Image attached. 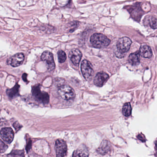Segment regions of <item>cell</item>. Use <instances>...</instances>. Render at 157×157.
<instances>
[{"instance_id":"cell-19","label":"cell","mask_w":157,"mask_h":157,"mask_svg":"<svg viewBox=\"0 0 157 157\" xmlns=\"http://www.w3.org/2000/svg\"><path fill=\"white\" fill-rule=\"evenodd\" d=\"M58 55L59 62L60 63H63L65 61L67 57L65 52L62 50L59 51L58 52Z\"/></svg>"},{"instance_id":"cell-9","label":"cell","mask_w":157,"mask_h":157,"mask_svg":"<svg viewBox=\"0 0 157 157\" xmlns=\"http://www.w3.org/2000/svg\"><path fill=\"white\" fill-rule=\"evenodd\" d=\"M25 59V56L22 53H17L10 58L9 64L14 67H18L23 63Z\"/></svg>"},{"instance_id":"cell-12","label":"cell","mask_w":157,"mask_h":157,"mask_svg":"<svg viewBox=\"0 0 157 157\" xmlns=\"http://www.w3.org/2000/svg\"><path fill=\"white\" fill-rule=\"evenodd\" d=\"M89 151L86 147L82 144L74 152L73 157H88Z\"/></svg>"},{"instance_id":"cell-20","label":"cell","mask_w":157,"mask_h":157,"mask_svg":"<svg viewBox=\"0 0 157 157\" xmlns=\"http://www.w3.org/2000/svg\"><path fill=\"white\" fill-rule=\"evenodd\" d=\"M149 25L151 28L153 29H157V19L155 17H152L149 20Z\"/></svg>"},{"instance_id":"cell-1","label":"cell","mask_w":157,"mask_h":157,"mask_svg":"<svg viewBox=\"0 0 157 157\" xmlns=\"http://www.w3.org/2000/svg\"><path fill=\"white\" fill-rule=\"evenodd\" d=\"M132 41L127 37L120 38L117 44V50L115 51V55L118 58L124 57L125 53L127 52L131 48Z\"/></svg>"},{"instance_id":"cell-14","label":"cell","mask_w":157,"mask_h":157,"mask_svg":"<svg viewBox=\"0 0 157 157\" xmlns=\"http://www.w3.org/2000/svg\"><path fill=\"white\" fill-rule=\"evenodd\" d=\"M110 145L108 141L104 140L101 144L100 146L97 149V152L101 155H104L108 153L110 150Z\"/></svg>"},{"instance_id":"cell-10","label":"cell","mask_w":157,"mask_h":157,"mask_svg":"<svg viewBox=\"0 0 157 157\" xmlns=\"http://www.w3.org/2000/svg\"><path fill=\"white\" fill-rule=\"evenodd\" d=\"M82 54L81 52L77 49H74L70 52L69 58L73 64L78 65L81 60Z\"/></svg>"},{"instance_id":"cell-15","label":"cell","mask_w":157,"mask_h":157,"mask_svg":"<svg viewBox=\"0 0 157 157\" xmlns=\"http://www.w3.org/2000/svg\"><path fill=\"white\" fill-rule=\"evenodd\" d=\"M128 61L132 65H137L139 64L140 62V54L139 52H134L130 54Z\"/></svg>"},{"instance_id":"cell-6","label":"cell","mask_w":157,"mask_h":157,"mask_svg":"<svg viewBox=\"0 0 157 157\" xmlns=\"http://www.w3.org/2000/svg\"><path fill=\"white\" fill-rule=\"evenodd\" d=\"M57 157H64L67 153V146L66 142L62 139L56 142L55 146Z\"/></svg>"},{"instance_id":"cell-4","label":"cell","mask_w":157,"mask_h":157,"mask_svg":"<svg viewBox=\"0 0 157 157\" xmlns=\"http://www.w3.org/2000/svg\"><path fill=\"white\" fill-rule=\"evenodd\" d=\"M32 94L38 100L44 104H48L49 101V96L47 92L40 91L39 85L34 86L32 88Z\"/></svg>"},{"instance_id":"cell-17","label":"cell","mask_w":157,"mask_h":157,"mask_svg":"<svg viewBox=\"0 0 157 157\" xmlns=\"http://www.w3.org/2000/svg\"><path fill=\"white\" fill-rule=\"evenodd\" d=\"M132 108L129 102L125 103L123 107L122 113L124 116L128 117L132 114Z\"/></svg>"},{"instance_id":"cell-2","label":"cell","mask_w":157,"mask_h":157,"mask_svg":"<svg viewBox=\"0 0 157 157\" xmlns=\"http://www.w3.org/2000/svg\"><path fill=\"white\" fill-rule=\"evenodd\" d=\"M90 41L92 46L97 48H106L110 43V40L105 35L101 33H95L92 35Z\"/></svg>"},{"instance_id":"cell-11","label":"cell","mask_w":157,"mask_h":157,"mask_svg":"<svg viewBox=\"0 0 157 157\" xmlns=\"http://www.w3.org/2000/svg\"><path fill=\"white\" fill-rule=\"evenodd\" d=\"M109 78V75L106 73H98L94 78V84L98 86H102Z\"/></svg>"},{"instance_id":"cell-18","label":"cell","mask_w":157,"mask_h":157,"mask_svg":"<svg viewBox=\"0 0 157 157\" xmlns=\"http://www.w3.org/2000/svg\"><path fill=\"white\" fill-rule=\"evenodd\" d=\"M10 157H25L24 151L23 150H15L8 155Z\"/></svg>"},{"instance_id":"cell-5","label":"cell","mask_w":157,"mask_h":157,"mask_svg":"<svg viewBox=\"0 0 157 157\" xmlns=\"http://www.w3.org/2000/svg\"><path fill=\"white\" fill-rule=\"evenodd\" d=\"M81 70L84 78L86 80L90 79L93 74V70L91 63L87 60H84L81 65Z\"/></svg>"},{"instance_id":"cell-16","label":"cell","mask_w":157,"mask_h":157,"mask_svg":"<svg viewBox=\"0 0 157 157\" xmlns=\"http://www.w3.org/2000/svg\"><path fill=\"white\" fill-rule=\"evenodd\" d=\"M19 88V85L18 84H16L13 87L6 90V94L10 98H15L16 97H17L19 95V93H18Z\"/></svg>"},{"instance_id":"cell-7","label":"cell","mask_w":157,"mask_h":157,"mask_svg":"<svg viewBox=\"0 0 157 157\" xmlns=\"http://www.w3.org/2000/svg\"><path fill=\"white\" fill-rule=\"evenodd\" d=\"M41 59L47 63V67L49 71L54 70L55 67V63L53 59V54L50 52L45 51L42 53L41 57Z\"/></svg>"},{"instance_id":"cell-23","label":"cell","mask_w":157,"mask_h":157,"mask_svg":"<svg viewBox=\"0 0 157 157\" xmlns=\"http://www.w3.org/2000/svg\"><path fill=\"white\" fill-rule=\"evenodd\" d=\"M27 75L26 74H24L23 75H22V78H23V79L25 82H28L27 79Z\"/></svg>"},{"instance_id":"cell-3","label":"cell","mask_w":157,"mask_h":157,"mask_svg":"<svg viewBox=\"0 0 157 157\" xmlns=\"http://www.w3.org/2000/svg\"><path fill=\"white\" fill-rule=\"evenodd\" d=\"M59 95L65 100L73 99L75 97V92L73 89L69 86L63 85L59 87Z\"/></svg>"},{"instance_id":"cell-13","label":"cell","mask_w":157,"mask_h":157,"mask_svg":"<svg viewBox=\"0 0 157 157\" xmlns=\"http://www.w3.org/2000/svg\"><path fill=\"white\" fill-rule=\"evenodd\" d=\"M139 53L142 57L147 59H150L153 55L152 49L147 45H144L141 47Z\"/></svg>"},{"instance_id":"cell-21","label":"cell","mask_w":157,"mask_h":157,"mask_svg":"<svg viewBox=\"0 0 157 157\" xmlns=\"http://www.w3.org/2000/svg\"><path fill=\"white\" fill-rule=\"evenodd\" d=\"M8 147L2 140H0V153H3L6 151Z\"/></svg>"},{"instance_id":"cell-22","label":"cell","mask_w":157,"mask_h":157,"mask_svg":"<svg viewBox=\"0 0 157 157\" xmlns=\"http://www.w3.org/2000/svg\"><path fill=\"white\" fill-rule=\"evenodd\" d=\"M13 126L14 128L15 129V130H16L17 131H18V130L22 127V125H20L17 122H15L13 124Z\"/></svg>"},{"instance_id":"cell-8","label":"cell","mask_w":157,"mask_h":157,"mask_svg":"<svg viewBox=\"0 0 157 157\" xmlns=\"http://www.w3.org/2000/svg\"><path fill=\"white\" fill-rule=\"evenodd\" d=\"M1 137L7 143H11L14 138V133L11 128H4L1 130Z\"/></svg>"}]
</instances>
